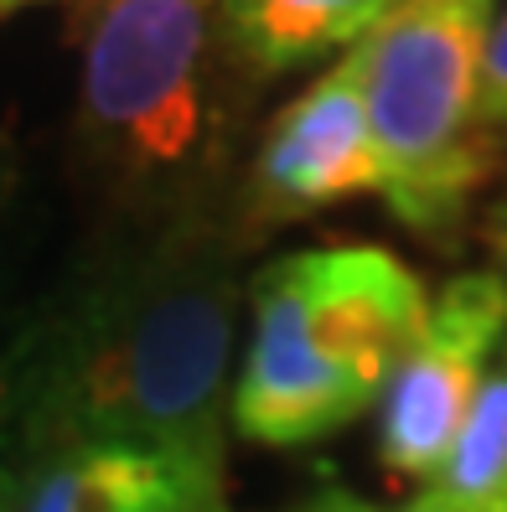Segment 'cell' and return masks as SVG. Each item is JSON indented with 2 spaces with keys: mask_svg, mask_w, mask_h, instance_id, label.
Here are the masks:
<instances>
[{
  "mask_svg": "<svg viewBox=\"0 0 507 512\" xmlns=\"http://www.w3.org/2000/svg\"><path fill=\"white\" fill-rule=\"evenodd\" d=\"M492 21V0H420L357 42L378 197L425 244H456L487 176L476 104Z\"/></svg>",
  "mask_w": 507,
  "mask_h": 512,
  "instance_id": "cell-4",
  "label": "cell"
},
{
  "mask_svg": "<svg viewBox=\"0 0 507 512\" xmlns=\"http://www.w3.org/2000/svg\"><path fill=\"white\" fill-rule=\"evenodd\" d=\"M73 156L109 233L233 213L238 88L223 0H73Z\"/></svg>",
  "mask_w": 507,
  "mask_h": 512,
  "instance_id": "cell-2",
  "label": "cell"
},
{
  "mask_svg": "<svg viewBox=\"0 0 507 512\" xmlns=\"http://www.w3.org/2000/svg\"><path fill=\"white\" fill-rule=\"evenodd\" d=\"M32 352H37V311L0 342V450H6L11 435H16V419H21V404H26V373H32Z\"/></svg>",
  "mask_w": 507,
  "mask_h": 512,
  "instance_id": "cell-10",
  "label": "cell"
},
{
  "mask_svg": "<svg viewBox=\"0 0 507 512\" xmlns=\"http://www.w3.org/2000/svg\"><path fill=\"white\" fill-rule=\"evenodd\" d=\"M476 125L487 140L507 135V11L492 21L487 57H482V104H476Z\"/></svg>",
  "mask_w": 507,
  "mask_h": 512,
  "instance_id": "cell-11",
  "label": "cell"
},
{
  "mask_svg": "<svg viewBox=\"0 0 507 512\" xmlns=\"http://www.w3.org/2000/svg\"><path fill=\"white\" fill-rule=\"evenodd\" d=\"M16 176H21L16 145H11V135H0V207H6V197H11V187H16Z\"/></svg>",
  "mask_w": 507,
  "mask_h": 512,
  "instance_id": "cell-14",
  "label": "cell"
},
{
  "mask_svg": "<svg viewBox=\"0 0 507 512\" xmlns=\"http://www.w3.org/2000/svg\"><path fill=\"white\" fill-rule=\"evenodd\" d=\"M394 0H223V32L249 83L352 52Z\"/></svg>",
  "mask_w": 507,
  "mask_h": 512,
  "instance_id": "cell-8",
  "label": "cell"
},
{
  "mask_svg": "<svg viewBox=\"0 0 507 512\" xmlns=\"http://www.w3.org/2000/svg\"><path fill=\"white\" fill-rule=\"evenodd\" d=\"M507 342V280L466 269L430 300L420 337L409 342L378 404V466L425 481L456 445L471 399Z\"/></svg>",
  "mask_w": 507,
  "mask_h": 512,
  "instance_id": "cell-5",
  "label": "cell"
},
{
  "mask_svg": "<svg viewBox=\"0 0 507 512\" xmlns=\"http://www.w3.org/2000/svg\"><path fill=\"white\" fill-rule=\"evenodd\" d=\"M420 512H507V342L471 399V414L445 450V461L420 481Z\"/></svg>",
  "mask_w": 507,
  "mask_h": 512,
  "instance_id": "cell-9",
  "label": "cell"
},
{
  "mask_svg": "<svg viewBox=\"0 0 507 512\" xmlns=\"http://www.w3.org/2000/svg\"><path fill=\"white\" fill-rule=\"evenodd\" d=\"M430 295L378 244L301 249L249 280V347L233 373V430L254 445H311L383 404L420 337Z\"/></svg>",
  "mask_w": 507,
  "mask_h": 512,
  "instance_id": "cell-3",
  "label": "cell"
},
{
  "mask_svg": "<svg viewBox=\"0 0 507 512\" xmlns=\"http://www.w3.org/2000/svg\"><path fill=\"white\" fill-rule=\"evenodd\" d=\"M32 6H47V0H0V21L16 16V11H32Z\"/></svg>",
  "mask_w": 507,
  "mask_h": 512,
  "instance_id": "cell-15",
  "label": "cell"
},
{
  "mask_svg": "<svg viewBox=\"0 0 507 512\" xmlns=\"http://www.w3.org/2000/svg\"><path fill=\"white\" fill-rule=\"evenodd\" d=\"M238 213L109 233L37 306V352L6 456L32 471L63 445H151L228 471L238 306L249 300Z\"/></svg>",
  "mask_w": 507,
  "mask_h": 512,
  "instance_id": "cell-1",
  "label": "cell"
},
{
  "mask_svg": "<svg viewBox=\"0 0 507 512\" xmlns=\"http://www.w3.org/2000/svg\"><path fill=\"white\" fill-rule=\"evenodd\" d=\"M394 6H420V0H394Z\"/></svg>",
  "mask_w": 507,
  "mask_h": 512,
  "instance_id": "cell-16",
  "label": "cell"
},
{
  "mask_svg": "<svg viewBox=\"0 0 507 512\" xmlns=\"http://www.w3.org/2000/svg\"><path fill=\"white\" fill-rule=\"evenodd\" d=\"M352 197H378V150L368 135L357 47L326 63V73L306 94H295L270 119L244 182H238L233 213L238 228L259 244L270 228L316 218Z\"/></svg>",
  "mask_w": 507,
  "mask_h": 512,
  "instance_id": "cell-6",
  "label": "cell"
},
{
  "mask_svg": "<svg viewBox=\"0 0 507 512\" xmlns=\"http://www.w3.org/2000/svg\"><path fill=\"white\" fill-rule=\"evenodd\" d=\"M487 233H492V249H497V264H492V269L507 280V197L497 202V213H492V228H487Z\"/></svg>",
  "mask_w": 507,
  "mask_h": 512,
  "instance_id": "cell-13",
  "label": "cell"
},
{
  "mask_svg": "<svg viewBox=\"0 0 507 512\" xmlns=\"http://www.w3.org/2000/svg\"><path fill=\"white\" fill-rule=\"evenodd\" d=\"M285 512H394V507H378V502H368V497H357V492H347V487H337V481H321L316 492H306V497H295ZM399 512H420V507H399Z\"/></svg>",
  "mask_w": 507,
  "mask_h": 512,
  "instance_id": "cell-12",
  "label": "cell"
},
{
  "mask_svg": "<svg viewBox=\"0 0 507 512\" xmlns=\"http://www.w3.org/2000/svg\"><path fill=\"white\" fill-rule=\"evenodd\" d=\"M16 512H233L228 471L151 445H63L21 481Z\"/></svg>",
  "mask_w": 507,
  "mask_h": 512,
  "instance_id": "cell-7",
  "label": "cell"
}]
</instances>
